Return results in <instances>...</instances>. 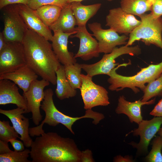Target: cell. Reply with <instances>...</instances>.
Returning a JSON list of instances; mask_svg holds the SVG:
<instances>
[{
  "label": "cell",
  "instance_id": "1",
  "mask_svg": "<svg viewBox=\"0 0 162 162\" xmlns=\"http://www.w3.org/2000/svg\"><path fill=\"white\" fill-rule=\"evenodd\" d=\"M22 43L26 65L42 79L56 85V72L61 64L52 44L44 37L29 29Z\"/></svg>",
  "mask_w": 162,
  "mask_h": 162
},
{
  "label": "cell",
  "instance_id": "2",
  "mask_svg": "<svg viewBox=\"0 0 162 162\" xmlns=\"http://www.w3.org/2000/svg\"><path fill=\"white\" fill-rule=\"evenodd\" d=\"M31 146L32 162H81V151L73 139L55 132H45Z\"/></svg>",
  "mask_w": 162,
  "mask_h": 162
},
{
  "label": "cell",
  "instance_id": "3",
  "mask_svg": "<svg viewBox=\"0 0 162 162\" xmlns=\"http://www.w3.org/2000/svg\"><path fill=\"white\" fill-rule=\"evenodd\" d=\"M44 98L40 108L45 112V117L40 125L29 128V133L31 136H39L44 133V131L42 128L45 123L53 127L61 124L74 134L72 126L77 121L82 118H90L93 119V123L97 125L105 118L102 113L93 111L92 109L86 110L85 115L80 117H72L65 115L60 112L55 106L53 99L52 90L48 88L44 90Z\"/></svg>",
  "mask_w": 162,
  "mask_h": 162
},
{
  "label": "cell",
  "instance_id": "4",
  "mask_svg": "<svg viewBox=\"0 0 162 162\" xmlns=\"http://www.w3.org/2000/svg\"><path fill=\"white\" fill-rule=\"evenodd\" d=\"M130 64L129 62L119 64L109 74L108 82L110 84L108 89L111 91L118 92L125 88L131 89L135 93L143 91L146 83H149L158 78L162 74V61L157 64H151L142 68L136 74L131 76L119 74L116 72L121 67H126Z\"/></svg>",
  "mask_w": 162,
  "mask_h": 162
},
{
  "label": "cell",
  "instance_id": "5",
  "mask_svg": "<svg viewBox=\"0 0 162 162\" xmlns=\"http://www.w3.org/2000/svg\"><path fill=\"white\" fill-rule=\"evenodd\" d=\"M139 17L141 23L129 34L126 45L130 46L141 40L146 45L153 44L162 49V17L154 16L151 13Z\"/></svg>",
  "mask_w": 162,
  "mask_h": 162
},
{
  "label": "cell",
  "instance_id": "6",
  "mask_svg": "<svg viewBox=\"0 0 162 162\" xmlns=\"http://www.w3.org/2000/svg\"><path fill=\"white\" fill-rule=\"evenodd\" d=\"M141 53V49L137 45L133 46L126 45L119 48L115 47L110 53L105 54L102 58L98 62L92 64H81L83 69L88 75L93 77L100 74L108 75L115 67L118 65L115 59L118 57L124 54L134 56Z\"/></svg>",
  "mask_w": 162,
  "mask_h": 162
},
{
  "label": "cell",
  "instance_id": "7",
  "mask_svg": "<svg viewBox=\"0 0 162 162\" xmlns=\"http://www.w3.org/2000/svg\"><path fill=\"white\" fill-rule=\"evenodd\" d=\"M2 10L4 23L2 32L6 41L22 43L28 28L19 14L16 4L7 5Z\"/></svg>",
  "mask_w": 162,
  "mask_h": 162
},
{
  "label": "cell",
  "instance_id": "8",
  "mask_svg": "<svg viewBox=\"0 0 162 162\" xmlns=\"http://www.w3.org/2000/svg\"><path fill=\"white\" fill-rule=\"evenodd\" d=\"M82 84L80 89L81 95L86 110L98 106H106L110 104L108 92L103 87L97 85L88 74H81Z\"/></svg>",
  "mask_w": 162,
  "mask_h": 162
},
{
  "label": "cell",
  "instance_id": "9",
  "mask_svg": "<svg viewBox=\"0 0 162 162\" xmlns=\"http://www.w3.org/2000/svg\"><path fill=\"white\" fill-rule=\"evenodd\" d=\"M26 65L22 43L7 42L0 51V75L13 71Z\"/></svg>",
  "mask_w": 162,
  "mask_h": 162
},
{
  "label": "cell",
  "instance_id": "10",
  "mask_svg": "<svg viewBox=\"0 0 162 162\" xmlns=\"http://www.w3.org/2000/svg\"><path fill=\"white\" fill-rule=\"evenodd\" d=\"M88 26L98 41L100 53H110L117 46L126 45L129 39L127 35H119L112 28L103 29L98 22L89 23Z\"/></svg>",
  "mask_w": 162,
  "mask_h": 162
},
{
  "label": "cell",
  "instance_id": "11",
  "mask_svg": "<svg viewBox=\"0 0 162 162\" xmlns=\"http://www.w3.org/2000/svg\"><path fill=\"white\" fill-rule=\"evenodd\" d=\"M138 127L129 132L126 136L132 133L134 136H139L138 143L131 142L129 144L136 149L138 154H146L151 140L157 133L162 124V117H155L150 120H142L138 124Z\"/></svg>",
  "mask_w": 162,
  "mask_h": 162
},
{
  "label": "cell",
  "instance_id": "12",
  "mask_svg": "<svg viewBox=\"0 0 162 162\" xmlns=\"http://www.w3.org/2000/svg\"><path fill=\"white\" fill-rule=\"evenodd\" d=\"M48 81L42 79L33 81L29 89L23 95L27 102V113L31 112L32 119L34 123L38 125L41 121L43 116L40 112L41 103L44 97V88L50 85Z\"/></svg>",
  "mask_w": 162,
  "mask_h": 162
},
{
  "label": "cell",
  "instance_id": "13",
  "mask_svg": "<svg viewBox=\"0 0 162 162\" xmlns=\"http://www.w3.org/2000/svg\"><path fill=\"white\" fill-rule=\"evenodd\" d=\"M106 26L118 33L127 35L141 23L134 15L126 13L121 7L111 9L106 17Z\"/></svg>",
  "mask_w": 162,
  "mask_h": 162
},
{
  "label": "cell",
  "instance_id": "14",
  "mask_svg": "<svg viewBox=\"0 0 162 162\" xmlns=\"http://www.w3.org/2000/svg\"><path fill=\"white\" fill-rule=\"evenodd\" d=\"M76 30V33L71 37L79 38L80 46L75 57L88 61L98 57L100 53L98 41L88 32L86 26H77Z\"/></svg>",
  "mask_w": 162,
  "mask_h": 162
},
{
  "label": "cell",
  "instance_id": "15",
  "mask_svg": "<svg viewBox=\"0 0 162 162\" xmlns=\"http://www.w3.org/2000/svg\"><path fill=\"white\" fill-rule=\"evenodd\" d=\"M0 113L9 119L15 130L20 136V139L24 146L26 147H31L33 141L29 133V119L22 115L24 113V110L19 107L8 110L0 109Z\"/></svg>",
  "mask_w": 162,
  "mask_h": 162
},
{
  "label": "cell",
  "instance_id": "16",
  "mask_svg": "<svg viewBox=\"0 0 162 162\" xmlns=\"http://www.w3.org/2000/svg\"><path fill=\"white\" fill-rule=\"evenodd\" d=\"M16 6L28 29L34 31L47 40L51 41L53 35L51 29L43 23L35 10L27 4H16Z\"/></svg>",
  "mask_w": 162,
  "mask_h": 162
},
{
  "label": "cell",
  "instance_id": "17",
  "mask_svg": "<svg viewBox=\"0 0 162 162\" xmlns=\"http://www.w3.org/2000/svg\"><path fill=\"white\" fill-rule=\"evenodd\" d=\"M15 104L17 107L24 110V113H27V102L25 97L19 91L16 84L6 79L0 80V105Z\"/></svg>",
  "mask_w": 162,
  "mask_h": 162
},
{
  "label": "cell",
  "instance_id": "18",
  "mask_svg": "<svg viewBox=\"0 0 162 162\" xmlns=\"http://www.w3.org/2000/svg\"><path fill=\"white\" fill-rule=\"evenodd\" d=\"M51 40L53 50L60 63L64 65L76 62L73 53L68 51V40L69 37L75 33H66L60 31L53 32Z\"/></svg>",
  "mask_w": 162,
  "mask_h": 162
},
{
  "label": "cell",
  "instance_id": "19",
  "mask_svg": "<svg viewBox=\"0 0 162 162\" xmlns=\"http://www.w3.org/2000/svg\"><path fill=\"white\" fill-rule=\"evenodd\" d=\"M156 101L155 97L147 102H142L141 99L134 102H130L126 100L124 96H120L118 99V103L115 109L117 114H123L128 117L131 123L139 124L143 119L141 108L145 105L154 104Z\"/></svg>",
  "mask_w": 162,
  "mask_h": 162
},
{
  "label": "cell",
  "instance_id": "20",
  "mask_svg": "<svg viewBox=\"0 0 162 162\" xmlns=\"http://www.w3.org/2000/svg\"><path fill=\"white\" fill-rule=\"evenodd\" d=\"M38 75L27 65L13 71L0 75V80H10L26 92L32 82L37 80Z\"/></svg>",
  "mask_w": 162,
  "mask_h": 162
},
{
  "label": "cell",
  "instance_id": "21",
  "mask_svg": "<svg viewBox=\"0 0 162 162\" xmlns=\"http://www.w3.org/2000/svg\"><path fill=\"white\" fill-rule=\"evenodd\" d=\"M76 25V19L69 4L62 8L58 18L49 28L53 32L60 31L64 33L75 34Z\"/></svg>",
  "mask_w": 162,
  "mask_h": 162
},
{
  "label": "cell",
  "instance_id": "22",
  "mask_svg": "<svg viewBox=\"0 0 162 162\" xmlns=\"http://www.w3.org/2000/svg\"><path fill=\"white\" fill-rule=\"evenodd\" d=\"M69 4L77 26H86L88 21L97 13L101 5L100 3L84 5L81 2H76Z\"/></svg>",
  "mask_w": 162,
  "mask_h": 162
},
{
  "label": "cell",
  "instance_id": "23",
  "mask_svg": "<svg viewBox=\"0 0 162 162\" xmlns=\"http://www.w3.org/2000/svg\"><path fill=\"white\" fill-rule=\"evenodd\" d=\"M56 87L55 93L60 100L75 97L76 94V89L73 88L68 80L65 72L64 66L61 64L56 72Z\"/></svg>",
  "mask_w": 162,
  "mask_h": 162
},
{
  "label": "cell",
  "instance_id": "24",
  "mask_svg": "<svg viewBox=\"0 0 162 162\" xmlns=\"http://www.w3.org/2000/svg\"><path fill=\"white\" fill-rule=\"evenodd\" d=\"M153 0H121V8L126 13L140 16L151 11Z\"/></svg>",
  "mask_w": 162,
  "mask_h": 162
},
{
  "label": "cell",
  "instance_id": "25",
  "mask_svg": "<svg viewBox=\"0 0 162 162\" xmlns=\"http://www.w3.org/2000/svg\"><path fill=\"white\" fill-rule=\"evenodd\" d=\"M62 8L56 5H47L34 10L45 25L49 27L57 20Z\"/></svg>",
  "mask_w": 162,
  "mask_h": 162
},
{
  "label": "cell",
  "instance_id": "26",
  "mask_svg": "<svg viewBox=\"0 0 162 162\" xmlns=\"http://www.w3.org/2000/svg\"><path fill=\"white\" fill-rule=\"evenodd\" d=\"M64 66L66 77L71 86L75 89H80L82 84L81 64L76 62Z\"/></svg>",
  "mask_w": 162,
  "mask_h": 162
},
{
  "label": "cell",
  "instance_id": "27",
  "mask_svg": "<svg viewBox=\"0 0 162 162\" xmlns=\"http://www.w3.org/2000/svg\"><path fill=\"white\" fill-rule=\"evenodd\" d=\"M141 100L146 102L156 97L162 96V74L157 79L148 83L143 91Z\"/></svg>",
  "mask_w": 162,
  "mask_h": 162
},
{
  "label": "cell",
  "instance_id": "28",
  "mask_svg": "<svg viewBox=\"0 0 162 162\" xmlns=\"http://www.w3.org/2000/svg\"><path fill=\"white\" fill-rule=\"evenodd\" d=\"M152 148L145 158L148 162H162V137L156 136L153 140Z\"/></svg>",
  "mask_w": 162,
  "mask_h": 162
},
{
  "label": "cell",
  "instance_id": "29",
  "mask_svg": "<svg viewBox=\"0 0 162 162\" xmlns=\"http://www.w3.org/2000/svg\"><path fill=\"white\" fill-rule=\"evenodd\" d=\"M30 150L26 149L23 151H12L10 152L0 154V162H30L28 160Z\"/></svg>",
  "mask_w": 162,
  "mask_h": 162
},
{
  "label": "cell",
  "instance_id": "30",
  "mask_svg": "<svg viewBox=\"0 0 162 162\" xmlns=\"http://www.w3.org/2000/svg\"><path fill=\"white\" fill-rule=\"evenodd\" d=\"M18 134L9 121H0V140L9 142L12 139L20 138Z\"/></svg>",
  "mask_w": 162,
  "mask_h": 162
},
{
  "label": "cell",
  "instance_id": "31",
  "mask_svg": "<svg viewBox=\"0 0 162 162\" xmlns=\"http://www.w3.org/2000/svg\"><path fill=\"white\" fill-rule=\"evenodd\" d=\"M69 4L66 0H28L27 5L36 10L43 6L53 5L64 7Z\"/></svg>",
  "mask_w": 162,
  "mask_h": 162
},
{
  "label": "cell",
  "instance_id": "32",
  "mask_svg": "<svg viewBox=\"0 0 162 162\" xmlns=\"http://www.w3.org/2000/svg\"><path fill=\"white\" fill-rule=\"evenodd\" d=\"M151 11V13L154 16H162V0H153Z\"/></svg>",
  "mask_w": 162,
  "mask_h": 162
},
{
  "label": "cell",
  "instance_id": "33",
  "mask_svg": "<svg viewBox=\"0 0 162 162\" xmlns=\"http://www.w3.org/2000/svg\"><path fill=\"white\" fill-rule=\"evenodd\" d=\"M81 162H94L95 160L93 157L91 150L87 149L81 151L80 157Z\"/></svg>",
  "mask_w": 162,
  "mask_h": 162
},
{
  "label": "cell",
  "instance_id": "34",
  "mask_svg": "<svg viewBox=\"0 0 162 162\" xmlns=\"http://www.w3.org/2000/svg\"><path fill=\"white\" fill-rule=\"evenodd\" d=\"M28 0H0V9L9 5L16 4H27Z\"/></svg>",
  "mask_w": 162,
  "mask_h": 162
},
{
  "label": "cell",
  "instance_id": "35",
  "mask_svg": "<svg viewBox=\"0 0 162 162\" xmlns=\"http://www.w3.org/2000/svg\"><path fill=\"white\" fill-rule=\"evenodd\" d=\"M150 114L155 117H162V98L150 112Z\"/></svg>",
  "mask_w": 162,
  "mask_h": 162
},
{
  "label": "cell",
  "instance_id": "36",
  "mask_svg": "<svg viewBox=\"0 0 162 162\" xmlns=\"http://www.w3.org/2000/svg\"><path fill=\"white\" fill-rule=\"evenodd\" d=\"M9 142L16 151H22L25 150L24 143L20 141L13 139L10 140Z\"/></svg>",
  "mask_w": 162,
  "mask_h": 162
},
{
  "label": "cell",
  "instance_id": "37",
  "mask_svg": "<svg viewBox=\"0 0 162 162\" xmlns=\"http://www.w3.org/2000/svg\"><path fill=\"white\" fill-rule=\"evenodd\" d=\"M113 161L114 162H133L134 161V160L133 159L131 156L128 155L123 157L120 155L114 157Z\"/></svg>",
  "mask_w": 162,
  "mask_h": 162
},
{
  "label": "cell",
  "instance_id": "38",
  "mask_svg": "<svg viewBox=\"0 0 162 162\" xmlns=\"http://www.w3.org/2000/svg\"><path fill=\"white\" fill-rule=\"evenodd\" d=\"M8 143L0 140V154H5L12 151L9 148Z\"/></svg>",
  "mask_w": 162,
  "mask_h": 162
},
{
  "label": "cell",
  "instance_id": "39",
  "mask_svg": "<svg viewBox=\"0 0 162 162\" xmlns=\"http://www.w3.org/2000/svg\"><path fill=\"white\" fill-rule=\"evenodd\" d=\"M7 42L2 32H1L0 33V51L5 47Z\"/></svg>",
  "mask_w": 162,
  "mask_h": 162
},
{
  "label": "cell",
  "instance_id": "40",
  "mask_svg": "<svg viewBox=\"0 0 162 162\" xmlns=\"http://www.w3.org/2000/svg\"><path fill=\"white\" fill-rule=\"evenodd\" d=\"M68 3V4H69V3H72V2H82V1L83 0H66ZM108 1H110V2H111V1H113V0H106Z\"/></svg>",
  "mask_w": 162,
  "mask_h": 162
},
{
  "label": "cell",
  "instance_id": "41",
  "mask_svg": "<svg viewBox=\"0 0 162 162\" xmlns=\"http://www.w3.org/2000/svg\"><path fill=\"white\" fill-rule=\"evenodd\" d=\"M158 134L159 135L162 137V127L160 128L158 132Z\"/></svg>",
  "mask_w": 162,
  "mask_h": 162
}]
</instances>
